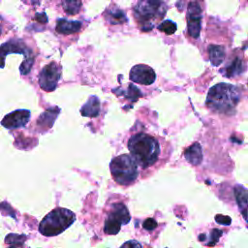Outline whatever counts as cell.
Masks as SVG:
<instances>
[{
	"label": "cell",
	"instance_id": "cell-8",
	"mask_svg": "<svg viewBox=\"0 0 248 248\" xmlns=\"http://www.w3.org/2000/svg\"><path fill=\"white\" fill-rule=\"evenodd\" d=\"M202 26V8L198 2H190L187 8V27L189 35L198 39Z\"/></svg>",
	"mask_w": 248,
	"mask_h": 248
},
{
	"label": "cell",
	"instance_id": "cell-25",
	"mask_svg": "<svg viewBox=\"0 0 248 248\" xmlns=\"http://www.w3.org/2000/svg\"><path fill=\"white\" fill-rule=\"evenodd\" d=\"M221 235H222V231H221V230L213 229V230L211 231V232H210V240H209V242H208V245H209V246L215 245V244L218 242V240H219V238H220Z\"/></svg>",
	"mask_w": 248,
	"mask_h": 248
},
{
	"label": "cell",
	"instance_id": "cell-7",
	"mask_svg": "<svg viewBox=\"0 0 248 248\" xmlns=\"http://www.w3.org/2000/svg\"><path fill=\"white\" fill-rule=\"evenodd\" d=\"M61 70L55 62H50L46 65L39 74V85L47 92H51L56 88L57 82L60 79Z\"/></svg>",
	"mask_w": 248,
	"mask_h": 248
},
{
	"label": "cell",
	"instance_id": "cell-22",
	"mask_svg": "<svg viewBox=\"0 0 248 248\" xmlns=\"http://www.w3.org/2000/svg\"><path fill=\"white\" fill-rule=\"evenodd\" d=\"M158 29L164 33H166L167 35H171L173 34L176 29H177V26L176 24L171 21V20H164L163 22H161L159 25H158Z\"/></svg>",
	"mask_w": 248,
	"mask_h": 248
},
{
	"label": "cell",
	"instance_id": "cell-18",
	"mask_svg": "<svg viewBox=\"0 0 248 248\" xmlns=\"http://www.w3.org/2000/svg\"><path fill=\"white\" fill-rule=\"evenodd\" d=\"M223 74L228 77V78H232L235 76H238L239 74H241L244 70V66H243V62L239 59V58H234L232 60V62L227 66L225 69H223Z\"/></svg>",
	"mask_w": 248,
	"mask_h": 248
},
{
	"label": "cell",
	"instance_id": "cell-20",
	"mask_svg": "<svg viewBox=\"0 0 248 248\" xmlns=\"http://www.w3.org/2000/svg\"><path fill=\"white\" fill-rule=\"evenodd\" d=\"M62 6L64 11L69 15H76L79 12L81 7V2L79 1H63Z\"/></svg>",
	"mask_w": 248,
	"mask_h": 248
},
{
	"label": "cell",
	"instance_id": "cell-19",
	"mask_svg": "<svg viewBox=\"0 0 248 248\" xmlns=\"http://www.w3.org/2000/svg\"><path fill=\"white\" fill-rule=\"evenodd\" d=\"M58 112H59L58 108H49V109L46 110L44 113L41 114L40 118L38 119V125L39 124L40 125H46V124H48V127L50 128L52 126V124L48 120L50 119L51 121H54L55 118H56V115L58 114Z\"/></svg>",
	"mask_w": 248,
	"mask_h": 248
},
{
	"label": "cell",
	"instance_id": "cell-26",
	"mask_svg": "<svg viewBox=\"0 0 248 248\" xmlns=\"http://www.w3.org/2000/svg\"><path fill=\"white\" fill-rule=\"evenodd\" d=\"M215 221H216L218 224L228 226V225H230V224H231L232 219H231L229 216H225V215L218 214V215H216V216H215Z\"/></svg>",
	"mask_w": 248,
	"mask_h": 248
},
{
	"label": "cell",
	"instance_id": "cell-27",
	"mask_svg": "<svg viewBox=\"0 0 248 248\" xmlns=\"http://www.w3.org/2000/svg\"><path fill=\"white\" fill-rule=\"evenodd\" d=\"M142 227L145 229V230H148V231H152L154 230L156 227H157V222L152 219V218H147L143 224H142Z\"/></svg>",
	"mask_w": 248,
	"mask_h": 248
},
{
	"label": "cell",
	"instance_id": "cell-9",
	"mask_svg": "<svg viewBox=\"0 0 248 248\" xmlns=\"http://www.w3.org/2000/svg\"><path fill=\"white\" fill-rule=\"evenodd\" d=\"M155 78L156 74L154 70L143 64L136 65L130 71V79L136 83L150 85L155 81Z\"/></svg>",
	"mask_w": 248,
	"mask_h": 248
},
{
	"label": "cell",
	"instance_id": "cell-3",
	"mask_svg": "<svg viewBox=\"0 0 248 248\" xmlns=\"http://www.w3.org/2000/svg\"><path fill=\"white\" fill-rule=\"evenodd\" d=\"M76 220L75 214L66 208H55L46 214L39 225L43 235L55 236L69 228Z\"/></svg>",
	"mask_w": 248,
	"mask_h": 248
},
{
	"label": "cell",
	"instance_id": "cell-10",
	"mask_svg": "<svg viewBox=\"0 0 248 248\" xmlns=\"http://www.w3.org/2000/svg\"><path fill=\"white\" fill-rule=\"evenodd\" d=\"M30 119V111L27 109H17L5 115L2 119V125L7 129H16L23 127Z\"/></svg>",
	"mask_w": 248,
	"mask_h": 248
},
{
	"label": "cell",
	"instance_id": "cell-12",
	"mask_svg": "<svg viewBox=\"0 0 248 248\" xmlns=\"http://www.w3.org/2000/svg\"><path fill=\"white\" fill-rule=\"evenodd\" d=\"M234 196L238 208L248 224V190L241 186H236L234 188Z\"/></svg>",
	"mask_w": 248,
	"mask_h": 248
},
{
	"label": "cell",
	"instance_id": "cell-14",
	"mask_svg": "<svg viewBox=\"0 0 248 248\" xmlns=\"http://www.w3.org/2000/svg\"><path fill=\"white\" fill-rule=\"evenodd\" d=\"M184 156L190 164L194 166L200 165L202 161V149L201 144L199 142H195L192 145H190L184 151Z\"/></svg>",
	"mask_w": 248,
	"mask_h": 248
},
{
	"label": "cell",
	"instance_id": "cell-1",
	"mask_svg": "<svg viewBox=\"0 0 248 248\" xmlns=\"http://www.w3.org/2000/svg\"><path fill=\"white\" fill-rule=\"evenodd\" d=\"M128 149L133 159L142 169L156 163L160 154V145L157 140L144 133L132 136L128 141Z\"/></svg>",
	"mask_w": 248,
	"mask_h": 248
},
{
	"label": "cell",
	"instance_id": "cell-23",
	"mask_svg": "<svg viewBox=\"0 0 248 248\" xmlns=\"http://www.w3.org/2000/svg\"><path fill=\"white\" fill-rule=\"evenodd\" d=\"M33 62H34V57L31 56V57H28V58H25L22 62V64L20 65L19 67V70H20V74L21 75H27L33 65Z\"/></svg>",
	"mask_w": 248,
	"mask_h": 248
},
{
	"label": "cell",
	"instance_id": "cell-16",
	"mask_svg": "<svg viewBox=\"0 0 248 248\" xmlns=\"http://www.w3.org/2000/svg\"><path fill=\"white\" fill-rule=\"evenodd\" d=\"M105 17L110 24H121L127 21L125 13L117 7L108 9L105 13Z\"/></svg>",
	"mask_w": 248,
	"mask_h": 248
},
{
	"label": "cell",
	"instance_id": "cell-6",
	"mask_svg": "<svg viewBox=\"0 0 248 248\" xmlns=\"http://www.w3.org/2000/svg\"><path fill=\"white\" fill-rule=\"evenodd\" d=\"M130 214L123 203H114L108 214L105 222L104 231L108 234H116L122 225L129 223Z\"/></svg>",
	"mask_w": 248,
	"mask_h": 248
},
{
	"label": "cell",
	"instance_id": "cell-11",
	"mask_svg": "<svg viewBox=\"0 0 248 248\" xmlns=\"http://www.w3.org/2000/svg\"><path fill=\"white\" fill-rule=\"evenodd\" d=\"M15 52V53H22L25 55V58L33 56L32 51L28 49L23 43L20 41H10L8 43H5L1 46V53H2V59L4 58L5 54Z\"/></svg>",
	"mask_w": 248,
	"mask_h": 248
},
{
	"label": "cell",
	"instance_id": "cell-28",
	"mask_svg": "<svg viewBox=\"0 0 248 248\" xmlns=\"http://www.w3.org/2000/svg\"><path fill=\"white\" fill-rule=\"evenodd\" d=\"M120 248H142V246L137 240H129L122 244Z\"/></svg>",
	"mask_w": 248,
	"mask_h": 248
},
{
	"label": "cell",
	"instance_id": "cell-15",
	"mask_svg": "<svg viewBox=\"0 0 248 248\" xmlns=\"http://www.w3.org/2000/svg\"><path fill=\"white\" fill-rule=\"evenodd\" d=\"M82 116L96 117L100 113V101L96 96H90L80 109Z\"/></svg>",
	"mask_w": 248,
	"mask_h": 248
},
{
	"label": "cell",
	"instance_id": "cell-21",
	"mask_svg": "<svg viewBox=\"0 0 248 248\" xmlns=\"http://www.w3.org/2000/svg\"><path fill=\"white\" fill-rule=\"evenodd\" d=\"M24 240L25 235H18L14 233H11L6 237V242L9 244V248H18L22 245Z\"/></svg>",
	"mask_w": 248,
	"mask_h": 248
},
{
	"label": "cell",
	"instance_id": "cell-5",
	"mask_svg": "<svg viewBox=\"0 0 248 248\" xmlns=\"http://www.w3.org/2000/svg\"><path fill=\"white\" fill-rule=\"evenodd\" d=\"M109 169L113 179L120 185H130L138 177V164L128 154H122L114 157Z\"/></svg>",
	"mask_w": 248,
	"mask_h": 248
},
{
	"label": "cell",
	"instance_id": "cell-17",
	"mask_svg": "<svg viewBox=\"0 0 248 248\" xmlns=\"http://www.w3.org/2000/svg\"><path fill=\"white\" fill-rule=\"evenodd\" d=\"M209 60L213 66H219L225 59V48L221 46L210 45L208 46Z\"/></svg>",
	"mask_w": 248,
	"mask_h": 248
},
{
	"label": "cell",
	"instance_id": "cell-29",
	"mask_svg": "<svg viewBox=\"0 0 248 248\" xmlns=\"http://www.w3.org/2000/svg\"><path fill=\"white\" fill-rule=\"evenodd\" d=\"M36 19L42 23H46L47 21V16H46L45 13L41 14H36Z\"/></svg>",
	"mask_w": 248,
	"mask_h": 248
},
{
	"label": "cell",
	"instance_id": "cell-24",
	"mask_svg": "<svg viewBox=\"0 0 248 248\" xmlns=\"http://www.w3.org/2000/svg\"><path fill=\"white\" fill-rule=\"evenodd\" d=\"M128 95L126 96L127 98H129V99H131L132 101H137V99L139 98V97H141V94H140V91L136 87V86H134V85H132V84H130L129 85V87H128Z\"/></svg>",
	"mask_w": 248,
	"mask_h": 248
},
{
	"label": "cell",
	"instance_id": "cell-13",
	"mask_svg": "<svg viewBox=\"0 0 248 248\" xmlns=\"http://www.w3.org/2000/svg\"><path fill=\"white\" fill-rule=\"evenodd\" d=\"M81 28V22L77 20H68L66 18H59L56 22L55 30L59 34L69 35L79 31Z\"/></svg>",
	"mask_w": 248,
	"mask_h": 248
},
{
	"label": "cell",
	"instance_id": "cell-2",
	"mask_svg": "<svg viewBox=\"0 0 248 248\" xmlns=\"http://www.w3.org/2000/svg\"><path fill=\"white\" fill-rule=\"evenodd\" d=\"M240 99V90L228 83H218L211 87L206 97V106L219 113L231 114Z\"/></svg>",
	"mask_w": 248,
	"mask_h": 248
},
{
	"label": "cell",
	"instance_id": "cell-30",
	"mask_svg": "<svg viewBox=\"0 0 248 248\" xmlns=\"http://www.w3.org/2000/svg\"><path fill=\"white\" fill-rule=\"evenodd\" d=\"M205 239V234H200V236H199V240L200 241H203Z\"/></svg>",
	"mask_w": 248,
	"mask_h": 248
},
{
	"label": "cell",
	"instance_id": "cell-4",
	"mask_svg": "<svg viewBox=\"0 0 248 248\" xmlns=\"http://www.w3.org/2000/svg\"><path fill=\"white\" fill-rule=\"evenodd\" d=\"M167 12V6L162 1H140L134 7V16L140 29L149 31L154 27L153 21L163 18Z\"/></svg>",
	"mask_w": 248,
	"mask_h": 248
}]
</instances>
